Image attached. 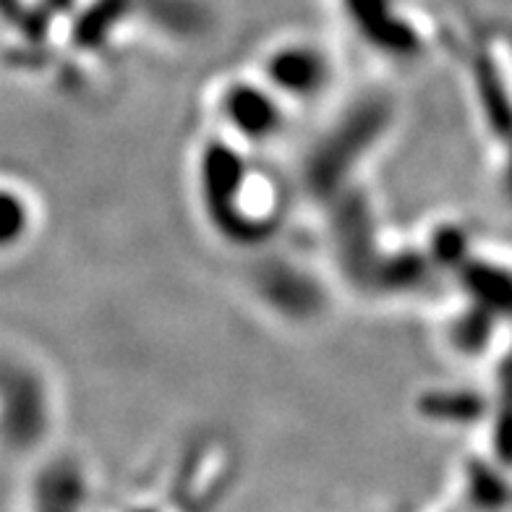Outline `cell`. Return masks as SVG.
Listing matches in <instances>:
<instances>
[{
    "instance_id": "5",
    "label": "cell",
    "mask_w": 512,
    "mask_h": 512,
    "mask_svg": "<svg viewBox=\"0 0 512 512\" xmlns=\"http://www.w3.org/2000/svg\"><path fill=\"white\" fill-rule=\"evenodd\" d=\"M6 447L19 455H37L50 439L58 421V398L53 379L27 351L6 348Z\"/></svg>"
},
{
    "instance_id": "6",
    "label": "cell",
    "mask_w": 512,
    "mask_h": 512,
    "mask_svg": "<svg viewBox=\"0 0 512 512\" xmlns=\"http://www.w3.org/2000/svg\"><path fill=\"white\" fill-rule=\"evenodd\" d=\"M27 497L24 512H84L89 497L87 471L74 458L40 463L27 486Z\"/></svg>"
},
{
    "instance_id": "4",
    "label": "cell",
    "mask_w": 512,
    "mask_h": 512,
    "mask_svg": "<svg viewBox=\"0 0 512 512\" xmlns=\"http://www.w3.org/2000/svg\"><path fill=\"white\" fill-rule=\"evenodd\" d=\"M251 63L290 108H309L335 87V55L317 37L304 32L277 34L264 42Z\"/></svg>"
},
{
    "instance_id": "1",
    "label": "cell",
    "mask_w": 512,
    "mask_h": 512,
    "mask_svg": "<svg viewBox=\"0 0 512 512\" xmlns=\"http://www.w3.org/2000/svg\"><path fill=\"white\" fill-rule=\"evenodd\" d=\"M254 149L207 131L194 162V191L207 225L230 246L254 249L277 236L288 212L285 186L251 157Z\"/></svg>"
},
{
    "instance_id": "2",
    "label": "cell",
    "mask_w": 512,
    "mask_h": 512,
    "mask_svg": "<svg viewBox=\"0 0 512 512\" xmlns=\"http://www.w3.org/2000/svg\"><path fill=\"white\" fill-rule=\"evenodd\" d=\"M337 19L374 58L418 63L450 48L439 0H332Z\"/></svg>"
},
{
    "instance_id": "8",
    "label": "cell",
    "mask_w": 512,
    "mask_h": 512,
    "mask_svg": "<svg viewBox=\"0 0 512 512\" xmlns=\"http://www.w3.org/2000/svg\"><path fill=\"white\" fill-rule=\"evenodd\" d=\"M429 416L439 418V421H455V424H473L481 418V395L471 390L460 392H439V395H429L421 405Z\"/></svg>"
},
{
    "instance_id": "3",
    "label": "cell",
    "mask_w": 512,
    "mask_h": 512,
    "mask_svg": "<svg viewBox=\"0 0 512 512\" xmlns=\"http://www.w3.org/2000/svg\"><path fill=\"white\" fill-rule=\"evenodd\" d=\"M290 115L293 108L251 66L225 74L207 95L209 131L249 149L275 142Z\"/></svg>"
},
{
    "instance_id": "7",
    "label": "cell",
    "mask_w": 512,
    "mask_h": 512,
    "mask_svg": "<svg viewBox=\"0 0 512 512\" xmlns=\"http://www.w3.org/2000/svg\"><path fill=\"white\" fill-rule=\"evenodd\" d=\"M3 215H6V230H3V246L11 251L14 246H24L29 241L37 225H40V204H37V194L29 189L24 181L8 178L3 183Z\"/></svg>"
}]
</instances>
